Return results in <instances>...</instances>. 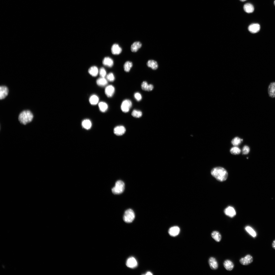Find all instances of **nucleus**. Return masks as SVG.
Segmentation results:
<instances>
[{
    "label": "nucleus",
    "mask_w": 275,
    "mask_h": 275,
    "mask_svg": "<svg viewBox=\"0 0 275 275\" xmlns=\"http://www.w3.org/2000/svg\"><path fill=\"white\" fill-rule=\"evenodd\" d=\"M240 0V1H242V2H244V1H246V0Z\"/></svg>",
    "instance_id": "ea45409f"
},
{
    "label": "nucleus",
    "mask_w": 275,
    "mask_h": 275,
    "mask_svg": "<svg viewBox=\"0 0 275 275\" xmlns=\"http://www.w3.org/2000/svg\"><path fill=\"white\" fill-rule=\"evenodd\" d=\"M274 5L275 6V0L274 1Z\"/></svg>",
    "instance_id": "a19ab883"
},
{
    "label": "nucleus",
    "mask_w": 275,
    "mask_h": 275,
    "mask_svg": "<svg viewBox=\"0 0 275 275\" xmlns=\"http://www.w3.org/2000/svg\"><path fill=\"white\" fill-rule=\"evenodd\" d=\"M268 92L269 95L272 98L275 97V82H272L268 86Z\"/></svg>",
    "instance_id": "ddd939ff"
},
{
    "label": "nucleus",
    "mask_w": 275,
    "mask_h": 275,
    "mask_svg": "<svg viewBox=\"0 0 275 275\" xmlns=\"http://www.w3.org/2000/svg\"><path fill=\"white\" fill-rule=\"evenodd\" d=\"M126 131L125 127L122 126H119L115 127L114 130V133L118 136L123 134Z\"/></svg>",
    "instance_id": "9b49d317"
},
{
    "label": "nucleus",
    "mask_w": 275,
    "mask_h": 275,
    "mask_svg": "<svg viewBox=\"0 0 275 275\" xmlns=\"http://www.w3.org/2000/svg\"><path fill=\"white\" fill-rule=\"evenodd\" d=\"M127 266L130 268H133L136 267L138 265V263L136 260L133 257L129 258L127 260L126 262Z\"/></svg>",
    "instance_id": "0eeeda50"
},
{
    "label": "nucleus",
    "mask_w": 275,
    "mask_h": 275,
    "mask_svg": "<svg viewBox=\"0 0 275 275\" xmlns=\"http://www.w3.org/2000/svg\"><path fill=\"white\" fill-rule=\"evenodd\" d=\"M88 73L93 77L96 76L99 73V71L97 67L95 66H92L90 67L88 70Z\"/></svg>",
    "instance_id": "4be33fe9"
},
{
    "label": "nucleus",
    "mask_w": 275,
    "mask_h": 275,
    "mask_svg": "<svg viewBox=\"0 0 275 275\" xmlns=\"http://www.w3.org/2000/svg\"><path fill=\"white\" fill-rule=\"evenodd\" d=\"M99 74L101 77H105L106 75V72L105 69L102 67L100 68L99 71Z\"/></svg>",
    "instance_id": "f704fd0d"
},
{
    "label": "nucleus",
    "mask_w": 275,
    "mask_h": 275,
    "mask_svg": "<svg viewBox=\"0 0 275 275\" xmlns=\"http://www.w3.org/2000/svg\"><path fill=\"white\" fill-rule=\"evenodd\" d=\"M142 113L140 111L136 109L134 110L132 112V116L135 117L139 118L142 115Z\"/></svg>",
    "instance_id": "473e14b6"
},
{
    "label": "nucleus",
    "mask_w": 275,
    "mask_h": 275,
    "mask_svg": "<svg viewBox=\"0 0 275 275\" xmlns=\"http://www.w3.org/2000/svg\"><path fill=\"white\" fill-rule=\"evenodd\" d=\"M132 103L131 101L128 99H125L122 102L121 105V109L123 112L127 113L130 110L132 107Z\"/></svg>",
    "instance_id": "39448f33"
},
{
    "label": "nucleus",
    "mask_w": 275,
    "mask_h": 275,
    "mask_svg": "<svg viewBox=\"0 0 275 275\" xmlns=\"http://www.w3.org/2000/svg\"><path fill=\"white\" fill-rule=\"evenodd\" d=\"M223 265L225 269L226 270L229 271L232 270L234 266L233 263L228 259L224 261L223 263Z\"/></svg>",
    "instance_id": "f3484780"
},
{
    "label": "nucleus",
    "mask_w": 275,
    "mask_h": 275,
    "mask_svg": "<svg viewBox=\"0 0 275 275\" xmlns=\"http://www.w3.org/2000/svg\"><path fill=\"white\" fill-rule=\"evenodd\" d=\"M212 238L217 242H220L222 239V236L220 233L218 231H214L211 233Z\"/></svg>",
    "instance_id": "412c9836"
},
{
    "label": "nucleus",
    "mask_w": 275,
    "mask_h": 275,
    "mask_svg": "<svg viewBox=\"0 0 275 275\" xmlns=\"http://www.w3.org/2000/svg\"><path fill=\"white\" fill-rule=\"evenodd\" d=\"M209 264L211 268L213 270L217 269L218 267V264L216 259L213 257H210L208 260Z\"/></svg>",
    "instance_id": "9d476101"
},
{
    "label": "nucleus",
    "mask_w": 275,
    "mask_h": 275,
    "mask_svg": "<svg viewBox=\"0 0 275 275\" xmlns=\"http://www.w3.org/2000/svg\"><path fill=\"white\" fill-rule=\"evenodd\" d=\"M106 79L109 81H113L115 79V77L113 74L110 73L106 76Z\"/></svg>",
    "instance_id": "72a5a7b5"
},
{
    "label": "nucleus",
    "mask_w": 275,
    "mask_h": 275,
    "mask_svg": "<svg viewBox=\"0 0 275 275\" xmlns=\"http://www.w3.org/2000/svg\"><path fill=\"white\" fill-rule=\"evenodd\" d=\"M272 247L275 249V240L273 241L272 244Z\"/></svg>",
    "instance_id": "4c0bfd02"
},
{
    "label": "nucleus",
    "mask_w": 275,
    "mask_h": 275,
    "mask_svg": "<svg viewBox=\"0 0 275 275\" xmlns=\"http://www.w3.org/2000/svg\"><path fill=\"white\" fill-rule=\"evenodd\" d=\"M89 101L91 104L92 105H95L98 103L99 101V98L96 95L93 94L90 97Z\"/></svg>",
    "instance_id": "a878e982"
},
{
    "label": "nucleus",
    "mask_w": 275,
    "mask_h": 275,
    "mask_svg": "<svg viewBox=\"0 0 275 275\" xmlns=\"http://www.w3.org/2000/svg\"><path fill=\"white\" fill-rule=\"evenodd\" d=\"M121 48L117 44H115L113 45L111 48L112 53L114 55L119 54L122 52Z\"/></svg>",
    "instance_id": "2eb2a0df"
},
{
    "label": "nucleus",
    "mask_w": 275,
    "mask_h": 275,
    "mask_svg": "<svg viewBox=\"0 0 275 275\" xmlns=\"http://www.w3.org/2000/svg\"><path fill=\"white\" fill-rule=\"evenodd\" d=\"M135 217V214L133 211L131 209H129L125 212L123 218L125 222L129 223L133 221Z\"/></svg>",
    "instance_id": "20e7f679"
},
{
    "label": "nucleus",
    "mask_w": 275,
    "mask_h": 275,
    "mask_svg": "<svg viewBox=\"0 0 275 275\" xmlns=\"http://www.w3.org/2000/svg\"><path fill=\"white\" fill-rule=\"evenodd\" d=\"M103 64L105 66L109 67H112L114 64L113 60L111 58L106 57L104 58L102 61Z\"/></svg>",
    "instance_id": "a211bd4d"
},
{
    "label": "nucleus",
    "mask_w": 275,
    "mask_h": 275,
    "mask_svg": "<svg viewBox=\"0 0 275 275\" xmlns=\"http://www.w3.org/2000/svg\"><path fill=\"white\" fill-rule=\"evenodd\" d=\"M246 230L252 236L255 237L256 236V234L255 231L251 227L247 226L245 228Z\"/></svg>",
    "instance_id": "c756f323"
},
{
    "label": "nucleus",
    "mask_w": 275,
    "mask_h": 275,
    "mask_svg": "<svg viewBox=\"0 0 275 275\" xmlns=\"http://www.w3.org/2000/svg\"><path fill=\"white\" fill-rule=\"evenodd\" d=\"M241 139L238 137H236L234 138L231 141L232 144L234 146L238 145L241 143Z\"/></svg>",
    "instance_id": "2f4dec72"
},
{
    "label": "nucleus",
    "mask_w": 275,
    "mask_h": 275,
    "mask_svg": "<svg viewBox=\"0 0 275 275\" xmlns=\"http://www.w3.org/2000/svg\"><path fill=\"white\" fill-rule=\"evenodd\" d=\"M230 152L232 154L238 155L240 153L241 150L239 147L235 146L231 148Z\"/></svg>",
    "instance_id": "7c9ffc66"
},
{
    "label": "nucleus",
    "mask_w": 275,
    "mask_h": 275,
    "mask_svg": "<svg viewBox=\"0 0 275 275\" xmlns=\"http://www.w3.org/2000/svg\"><path fill=\"white\" fill-rule=\"evenodd\" d=\"M33 117V115L32 112L26 110L22 111L20 113L18 119L21 124L25 125L31 122Z\"/></svg>",
    "instance_id": "f03ea898"
},
{
    "label": "nucleus",
    "mask_w": 275,
    "mask_h": 275,
    "mask_svg": "<svg viewBox=\"0 0 275 275\" xmlns=\"http://www.w3.org/2000/svg\"><path fill=\"white\" fill-rule=\"evenodd\" d=\"M211 175L218 181L222 182L226 180L228 176L227 171L224 168L217 167L214 168L211 170Z\"/></svg>",
    "instance_id": "f257e3e1"
},
{
    "label": "nucleus",
    "mask_w": 275,
    "mask_h": 275,
    "mask_svg": "<svg viewBox=\"0 0 275 275\" xmlns=\"http://www.w3.org/2000/svg\"><path fill=\"white\" fill-rule=\"evenodd\" d=\"M98 106L100 111L103 112H105L108 109V105L104 102H101L98 103Z\"/></svg>",
    "instance_id": "bb28decb"
},
{
    "label": "nucleus",
    "mask_w": 275,
    "mask_h": 275,
    "mask_svg": "<svg viewBox=\"0 0 275 275\" xmlns=\"http://www.w3.org/2000/svg\"><path fill=\"white\" fill-rule=\"evenodd\" d=\"M9 89L5 86H1L0 87V99L2 100L5 98L8 95Z\"/></svg>",
    "instance_id": "1a4fd4ad"
},
{
    "label": "nucleus",
    "mask_w": 275,
    "mask_h": 275,
    "mask_svg": "<svg viewBox=\"0 0 275 275\" xmlns=\"http://www.w3.org/2000/svg\"><path fill=\"white\" fill-rule=\"evenodd\" d=\"M252 256L248 254L244 257L241 258L239 262L240 263L243 265H247L251 263L253 261Z\"/></svg>",
    "instance_id": "423d86ee"
},
{
    "label": "nucleus",
    "mask_w": 275,
    "mask_h": 275,
    "mask_svg": "<svg viewBox=\"0 0 275 275\" xmlns=\"http://www.w3.org/2000/svg\"><path fill=\"white\" fill-rule=\"evenodd\" d=\"M249 31L251 33H255L260 30V26L257 23H253L250 25L248 27Z\"/></svg>",
    "instance_id": "4468645a"
},
{
    "label": "nucleus",
    "mask_w": 275,
    "mask_h": 275,
    "mask_svg": "<svg viewBox=\"0 0 275 275\" xmlns=\"http://www.w3.org/2000/svg\"><path fill=\"white\" fill-rule=\"evenodd\" d=\"M147 66L152 69L155 70L157 69L158 65L157 62L153 60H149L147 63Z\"/></svg>",
    "instance_id": "393cba45"
},
{
    "label": "nucleus",
    "mask_w": 275,
    "mask_h": 275,
    "mask_svg": "<svg viewBox=\"0 0 275 275\" xmlns=\"http://www.w3.org/2000/svg\"><path fill=\"white\" fill-rule=\"evenodd\" d=\"M125 189V184L120 180L117 181L115 186L112 189V193L115 194H119L122 193Z\"/></svg>",
    "instance_id": "7ed1b4c3"
},
{
    "label": "nucleus",
    "mask_w": 275,
    "mask_h": 275,
    "mask_svg": "<svg viewBox=\"0 0 275 275\" xmlns=\"http://www.w3.org/2000/svg\"><path fill=\"white\" fill-rule=\"evenodd\" d=\"M145 274L146 275H153V274L151 272H149V271H148V272H146V274Z\"/></svg>",
    "instance_id": "58836bf2"
},
{
    "label": "nucleus",
    "mask_w": 275,
    "mask_h": 275,
    "mask_svg": "<svg viewBox=\"0 0 275 275\" xmlns=\"http://www.w3.org/2000/svg\"><path fill=\"white\" fill-rule=\"evenodd\" d=\"M180 231V228L178 227L174 226L171 227L169 229L168 232L171 236L174 237L179 234Z\"/></svg>",
    "instance_id": "dca6fc26"
},
{
    "label": "nucleus",
    "mask_w": 275,
    "mask_h": 275,
    "mask_svg": "<svg viewBox=\"0 0 275 275\" xmlns=\"http://www.w3.org/2000/svg\"><path fill=\"white\" fill-rule=\"evenodd\" d=\"M97 84L101 87H104L107 84V80L105 77H101L98 78L96 81Z\"/></svg>",
    "instance_id": "5701e85b"
},
{
    "label": "nucleus",
    "mask_w": 275,
    "mask_h": 275,
    "mask_svg": "<svg viewBox=\"0 0 275 275\" xmlns=\"http://www.w3.org/2000/svg\"><path fill=\"white\" fill-rule=\"evenodd\" d=\"M134 97L135 99L138 101H140L142 99L141 94L138 92L135 93L134 94Z\"/></svg>",
    "instance_id": "e433bc0d"
},
{
    "label": "nucleus",
    "mask_w": 275,
    "mask_h": 275,
    "mask_svg": "<svg viewBox=\"0 0 275 275\" xmlns=\"http://www.w3.org/2000/svg\"><path fill=\"white\" fill-rule=\"evenodd\" d=\"M132 66V63L129 61H126L123 65L124 69L125 71L129 72Z\"/></svg>",
    "instance_id": "c85d7f7f"
},
{
    "label": "nucleus",
    "mask_w": 275,
    "mask_h": 275,
    "mask_svg": "<svg viewBox=\"0 0 275 275\" xmlns=\"http://www.w3.org/2000/svg\"><path fill=\"white\" fill-rule=\"evenodd\" d=\"M142 46L141 43L139 42H136L133 43L131 47V51L135 52L141 48Z\"/></svg>",
    "instance_id": "aec40b11"
},
{
    "label": "nucleus",
    "mask_w": 275,
    "mask_h": 275,
    "mask_svg": "<svg viewBox=\"0 0 275 275\" xmlns=\"http://www.w3.org/2000/svg\"><path fill=\"white\" fill-rule=\"evenodd\" d=\"M250 151L249 147L247 145H245L243 147L242 149L243 154H247L249 153Z\"/></svg>",
    "instance_id": "c9c22d12"
},
{
    "label": "nucleus",
    "mask_w": 275,
    "mask_h": 275,
    "mask_svg": "<svg viewBox=\"0 0 275 275\" xmlns=\"http://www.w3.org/2000/svg\"><path fill=\"white\" fill-rule=\"evenodd\" d=\"M115 91V88L111 85L107 86L105 89V94L107 97L109 98L111 97L113 95Z\"/></svg>",
    "instance_id": "6e6552de"
},
{
    "label": "nucleus",
    "mask_w": 275,
    "mask_h": 275,
    "mask_svg": "<svg viewBox=\"0 0 275 275\" xmlns=\"http://www.w3.org/2000/svg\"><path fill=\"white\" fill-rule=\"evenodd\" d=\"M243 8L244 10L248 13H252L254 10L253 5L250 3H247L244 5Z\"/></svg>",
    "instance_id": "b1692460"
},
{
    "label": "nucleus",
    "mask_w": 275,
    "mask_h": 275,
    "mask_svg": "<svg viewBox=\"0 0 275 275\" xmlns=\"http://www.w3.org/2000/svg\"><path fill=\"white\" fill-rule=\"evenodd\" d=\"M224 212L226 215L231 217H234L236 214L234 208L231 206H229L226 208L224 210Z\"/></svg>",
    "instance_id": "f8f14e48"
},
{
    "label": "nucleus",
    "mask_w": 275,
    "mask_h": 275,
    "mask_svg": "<svg viewBox=\"0 0 275 275\" xmlns=\"http://www.w3.org/2000/svg\"><path fill=\"white\" fill-rule=\"evenodd\" d=\"M82 125L84 128L88 129L91 128L92 124L91 121L89 120L85 119L82 122Z\"/></svg>",
    "instance_id": "cd10ccee"
},
{
    "label": "nucleus",
    "mask_w": 275,
    "mask_h": 275,
    "mask_svg": "<svg viewBox=\"0 0 275 275\" xmlns=\"http://www.w3.org/2000/svg\"><path fill=\"white\" fill-rule=\"evenodd\" d=\"M141 88L144 91H150L153 90L154 87L152 85H148L146 81H144L141 84Z\"/></svg>",
    "instance_id": "6ab92c4d"
}]
</instances>
